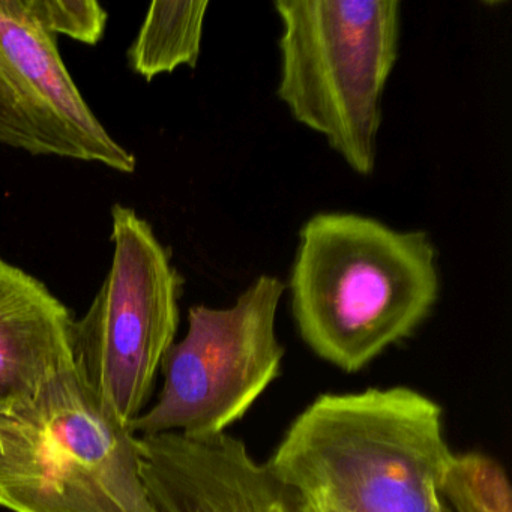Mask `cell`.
Instances as JSON below:
<instances>
[{
	"label": "cell",
	"mask_w": 512,
	"mask_h": 512,
	"mask_svg": "<svg viewBox=\"0 0 512 512\" xmlns=\"http://www.w3.org/2000/svg\"><path fill=\"white\" fill-rule=\"evenodd\" d=\"M443 410L407 388L323 394L289 425L271 472L332 512H443Z\"/></svg>",
	"instance_id": "1"
},
{
	"label": "cell",
	"mask_w": 512,
	"mask_h": 512,
	"mask_svg": "<svg viewBox=\"0 0 512 512\" xmlns=\"http://www.w3.org/2000/svg\"><path fill=\"white\" fill-rule=\"evenodd\" d=\"M289 286L305 344L355 373L430 316L440 289L436 248L425 232L322 212L299 232Z\"/></svg>",
	"instance_id": "2"
},
{
	"label": "cell",
	"mask_w": 512,
	"mask_h": 512,
	"mask_svg": "<svg viewBox=\"0 0 512 512\" xmlns=\"http://www.w3.org/2000/svg\"><path fill=\"white\" fill-rule=\"evenodd\" d=\"M0 508L13 512H158L137 436L79 365L31 400L0 410Z\"/></svg>",
	"instance_id": "3"
},
{
	"label": "cell",
	"mask_w": 512,
	"mask_h": 512,
	"mask_svg": "<svg viewBox=\"0 0 512 512\" xmlns=\"http://www.w3.org/2000/svg\"><path fill=\"white\" fill-rule=\"evenodd\" d=\"M277 95L361 176L376 169L382 97L398 58V0H278Z\"/></svg>",
	"instance_id": "4"
},
{
	"label": "cell",
	"mask_w": 512,
	"mask_h": 512,
	"mask_svg": "<svg viewBox=\"0 0 512 512\" xmlns=\"http://www.w3.org/2000/svg\"><path fill=\"white\" fill-rule=\"evenodd\" d=\"M112 220V265L85 316L74 320L73 350L89 385L130 427L175 343L184 280L133 208L118 203Z\"/></svg>",
	"instance_id": "5"
},
{
	"label": "cell",
	"mask_w": 512,
	"mask_h": 512,
	"mask_svg": "<svg viewBox=\"0 0 512 512\" xmlns=\"http://www.w3.org/2000/svg\"><path fill=\"white\" fill-rule=\"evenodd\" d=\"M284 289L277 277L262 275L232 307H191L187 334L161 364L163 391L131 422V431L205 439L244 418L280 374L277 313Z\"/></svg>",
	"instance_id": "6"
},
{
	"label": "cell",
	"mask_w": 512,
	"mask_h": 512,
	"mask_svg": "<svg viewBox=\"0 0 512 512\" xmlns=\"http://www.w3.org/2000/svg\"><path fill=\"white\" fill-rule=\"evenodd\" d=\"M0 145L136 172V157L94 115L29 0H0Z\"/></svg>",
	"instance_id": "7"
},
{
	"label": "cell",
	"mask_w": 512,
	"mask_h": 512,
	"mask_svg": "<svg viewBox=\"0 0 512 512\" xmlns=\"http://www.w3.org/2000/svg\"><path fill=\"white\" fill-rule=\"evenodd\" d=\"M137 446L143 484L158 512H311L301 494L232 434L137 436Z\"/></svg>",
	"instance_id": "8"
},
{
	"label": "cell",
	"mask_w": 512,
	"mask_h": 512,
	"mask_svg": "<svg viewBox=\"0 0 512 512\" xmlns=\"http://www.w3.org/2000/svg\"><path fill=\"white\" fill-rule=\"evenodd\" d=\"M73 323L43 281L0 259V410L31 400L76 364Z\"/></svg>",
	"instance_id": "9"
},
{
	"label": "cell",
	"mask_w": 512,
	"mask_h": 512,
	"mask_svg": "<svg viewBox=\"0 0 512 512\" xmlns=\"http://www.w3.org/2000/svg\"><path fill=\"white\" fill-rule=\"evenodd\" d=\"M209 4L152 2L136 40L128 50L131 70L154 80L187 65L194 68L202 47L203 22Z\"/></svg>",
	"instance_id": "10"
},
{
	"label": "cell",
	"mask_w": 512,
	"mask_h": 512,
	"mask_svg": "<svg viewBox=\"0 0 512 512\" xmlns=\"http://www.w3.org/2000/svg\"><path fill=\"white\" fill-rule=\"evenodd\" d=\"M440 496L451 512H512L505 469L482 452H452L443 470Z\"/></svg>",
	"instance_id": "11"
},
{
	"label": "cell",
	"mask_w": 512,
	"mask_h": 512,
	"mask_svg": "<svg viewBox=\"0 0 512 512\" xmlns=\"http://www.w3.org/2000/svg\"><path fill=\"white\" fill-rule=\"evenodd\" d=\"M32 10L53 35L95 46L106 31L107 13L94 0H29Z\"/></svg>",
	"instance_id": "12"
},
{
	"label": "cell",
	"mask_w": 512,
	"mask_h": 512,
	"mask_svg": "<svg viewBox=\"0 0 512 512\" xmlns=\"http://www.w3.org/2000/svg\"><path fill=\"white\" fill-rule=\"evenodd\" d=\"M305 502H307L308 508H310L311 512H332L329 511V509L323 508V506L316 505V503L308 502L307 499H305Z\"/></svg>",
	"instance_id": "13"
},
{
	"label": "cell",
	"mask_w": 512,
	"mask_h": 512,
	"mask_svg": "<svg viewBox=\"0 0 512 512\" xmlns=\"http://www.w3.org/2000/svg\"><path fill=\"white\" fill-rule=\"evenodd\" d=\"M445 505H446V503H445ZM443 512H451V509H449L448 506H446L445 511H443Z\"/></svg>",
	"instance_id": "14"
}]
</instances>
